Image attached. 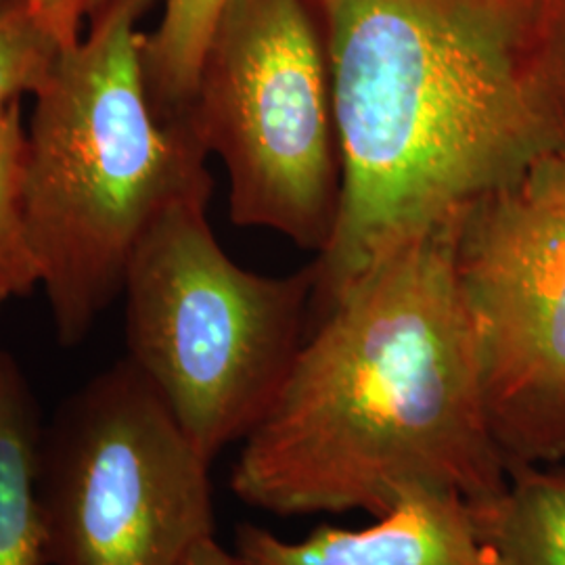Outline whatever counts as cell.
Wrapping results in <instances>:
<instances>
[{"mask_svg": "<svg viewBox=\"0 0 565 565\" xmlns=\"http://www.w3.org/2000/svg\"><path fill=\"white\" fill-rule=\"evenodd\" d=\"M212 179L163 205L124 275L128 361L214 463L277 401L310 327L315 273L235 263L207 221Z\"/></svg>", "mask_w": 565, "mask_h": 565, "instance_id": "4", "label": "cell"}, {"mask_svg": "<svg viewBox=\"0 0 565 565\" xmlns=\"http://www.w3.org/2000/svg\"><path fill=\"white\" fill-rule=\"evenodd\" d=\"M2 2H4V0H0V4H2Z\"/></svg>", "mask_w": 565, "mask_h": 565, "instance_id": "16", "label": "cell"}, {"mask_svg": "<svg viewBox=\"0 0 565 565\" xmlns=\"http://www.w3.org/2000/svg\"><path fill=\"white\" fill-rule=\"evenodd\" d=\"M343 160L310 323L392 252L565 156V0H312Z\"/></svg>", "mask_w": 565, "mask_h": 565, "instance_id": "1", "label": "cell"}, {"mask_svg": "<svg viewBox=\"0 0 565 565\" xmlns=\"http://www.w3.org/2000/svg\"><path fill=\"white\" fill-rule=\"evenodd\" d=\"M182 565H243L235 551H226L223 545H218L216 536L205 539L200 545L195 546Z\"/></svg>", "mask_w": 565, "mask_h": 565, "instance_id": "15", "label": "cell"}, {"mask_svg": "<svg viewBox=\"0 0 565 565\" xmlns=\"http://www.w3.org/2000/svg\"><path fill=\"white\" fill-rule=\"evenodd\" d=\"M160 0H111L61 53L28 126V226L57 340L74 348L124 289L145 228L210 177L186 121L158 118L141 20Z\"/></svg>", "mask_w": 565, "mask_h": 565, "instance_id": "3", "label": "cell"}, {"mask_svg": "<svg viewBox=\"0 0 565 565\" xmlns=\"http://www.w3.org/2000/svg\"><path fill=\"white\" fill-rule=\"evenodd\" d=\"M471 509L492 564L565 565V467H511L505 492Z\"/></svg>", "mask_w": 565, "mask_h": 565, "instance_id": "10", "label": "cell"}, {"mask_svg": "<svg viewBox=\"0 0 565 565\" xmlns=\"http://www.w3.org/2000/svg\"><path fill=\"white\" fill-rule=\"evenodd\" d=\"M210 467L141 371L111 364L42 434L46 564L182 565L214 536Z\"/></svg>", "mask_w": 565, "mask_h": 565, "instance_id": "6", "label": "cell"}, {"mask_svg": "<svg viewBox=\"0 0 565 565\" xmlns=\"http://www.w3.org/2000/svg\"><path fill=\"white\" fill-rule=\"evenodd\" d=\"M162 18L142 39V70L153 109L166 124L184 120L203 57L228 0H162Z\"/></svg>", "mask_w": 565, "mask_h": 565, "instance_id": "11", "label": "cell"}, {"mask_svg": "<svg viewBox=\"0 0 565 565\" xmlns=\"http://www.w3.org/2000/svg\"><path fill=\"white\" fill-rule=\"evenodd\" d=\"M42 434L32 385L0 348V565H49L39 497Z\"/></svg>", "mask_w": 565, "mask_h": 565, "instance_id": "9", "label": "cell"}, {"mask_svg": "<svg viewBox=\"0 0 565 565\" xmlns=\"http://www.w3.org/2000/svg\"><path fill=\"white\" fill-rule=\"evenodd\" d=\"M28 128L21 103L0 109V308L41 285L28 226Z\"/></svg>", "mask_w": 565, "mask_h": 565, "instance_id": "12", "label": "cell"}, {"mask_svg": "<svg viewBox=\"0 0 565 565\" xmlns=\"http://www.w3.org/2000/svg\"><path fill=\"white\" fill-rule=\"evenodd\" d=\"M65 49L36 15L30 0L0 4V109L34 99L51 84Z\"/></svg>", "mask_w": 565, "mask_h": 565, "instance_id": "13", "label": "cell"}, {"mask_svg": "<svg viewBox=\"0 0 565 565\" xmlns=\"http://www.w3.org/2000/svg\"><path fill=\"white\" fill-rule=\"evenodd\" d=\"M36 15L60 41L63 49L74 46L86 32L88 23L99 15L111 0H30Z\"/></svg>", "mask_w": 565, "mask_h": 565, "instance_id": "14", "label": "cell"}, {"mask_svg": "<svg viewBox=\"0 0 565 565\" xmlns=\"http://www.w3.org/2000/svg\"><path fill=\"white\" fill-rule=\"evenodd\" d=\"M452 263L507 469L565 461V156L469 203Z\"/></svg>", "mask_w": 565, "mask_h": 565, "instance_id": "7", "label": "cell"}, {"mask_svg": "<svg viewBox=\"0 0 565 565\" xmlns=\"http://www.w3.org/2000/svg\"><path fill=\"white\" fill-rule=\"evenodd\" d=\"M455 221L369 268L310 324L233 465L242 503L277 518H380L422 490L473 507L505 492L452 263Z\"/></svg>", "mask_w": 565, "mask_h": 565, "instance_id": "2", "label": "cell"}, {"mask_svg": "<svg viewBox=\"0 0 565 565\" xmlns=\"http://www.w3.org/2000/svg\"><path fill=\"white\" fill-rule=\"evenodd\" d=\"M182 121L223 160L233 223L323 254L342 212L343 160L312 0H228Z\"/></svg>", "mask_w": 565, "mask_h": 565, "instance_id": "5", "label": "cell"}, {"mask_svg": "<svg viewBox=\"0 0 565 565\" xmlns=\"http://www.w3.org/2000/svg\"><path fill=\"white\" fill-rule=\"evenodd\" d=\"M233 551L243 565H494L471 503L431 490L404 497L361 530L319 525L303 541L242 524Z\"/></svg>", "mask_w": 565, "mask_h": 565, "instance_id": "8", "label": "cell"}]
</instances>
